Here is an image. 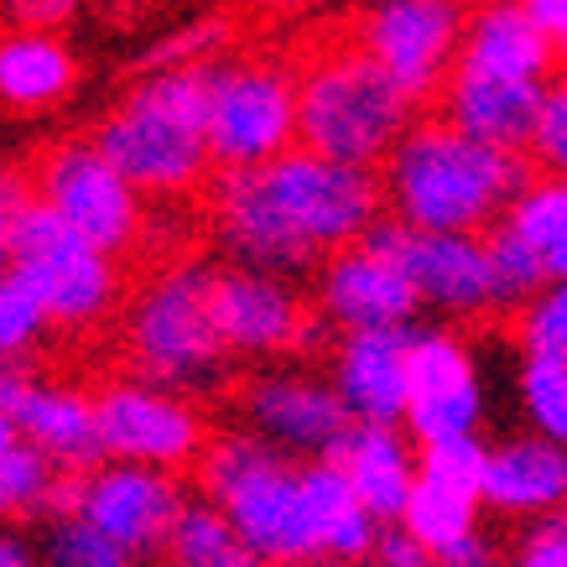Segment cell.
Instances as JSON below:
<instances>
[{
  "label": "cell",
  "instance_id": "6da1fadb",
  "mask_svg": "<svg viewBox=\"0 0 567 567\" xmlns=\"http://www.w3.org/2000/svg\"><path fill=\"white\" fill-rule=\"evenodd\" d=\"M536 177L526 152L458 136L447 121H416L385 162L391 219L432 235H484Z\"/></svg>",
  "mask_w": 567,
  "mask_h": 567
},
{
  "label": "cell",
  "instance_id": "7a4b0ae2",
  "mask_svg": "<svg viewBox=\"0 0 567 567\" xmlns=\"http://www.w3.org/2000/svg\"><path fill=\"white\" fill-rule=\"evenodd\" d=\"M94 146L141 198H177L208 183V69L141 73V84L100 121Z\"/></svg>",
  "mask_w": 567,
  "mask_h": 567
},
{
  "label": "cell",
  "instance_id": "3957f363",
  "mask_svg": "<svg viewBox=\"0 0 567 567\" xmlns=\"http://www.w3.org/2000/svg\"><path fill=\"white\" fill-rule=\"evenodd\" d=\"M198 495L219 511L240 542L271 567H312L308 495H302V464L276 453L250 432H219L208 437L198 458Z\"/></svg>",
  "mask_w": 567,
  "mask_h": 567
},
{
  "label": "cell",
  "instance_id": "277c9868",
  "mask_svg": "<svg viewBox=\"0 0 567 567\" xmlns=\"http://www.w3.org/2000/svg\"><path fill=\"white\" fill-rule=\"evenodd\" d=\"M125 360L131 375L162 391L204 395L229 375V349L214 328V266L177 260L131 297L125 308Z\"/></svg>",
  "mask_w": 567,
  "mask_h": 567
},
{
  "label": "cell",
  "instance_id": "5b68a950",
  "mask_svg": "<svg viewBox=\"0 0 567 567\" xmlns=\"http://www.w3.org/2000/svg\"><path fill=\"white\" fill-rule=\"evenodd\" d=\"M412 125L416 104L360 48H333L297 73V146L308 152L380 173Z\"/></svg>",
  "mask_w": 567,
  "mask_h": 567
},
{
  "label": "cell",
  "instance_id": "8992f818",
  "mask_svg": "<svg viewBox=\"0 0 567 567\" xmlns=\"http://www.w3.org/2000/svg\"><path fill=\"white\" fill-rule=\"evenodd\" d=\"M11 271L42 297L52 328L89 333L121 308V260L104 256L84 235H73L42 198H32V208L17 224Z\"/></svg>",
  "mask_w": 567,
  "mask_h": 567
},
{
  "label": "cell",
  "instance_id": "52a82bcc",
  "mask_svg": "<svg viewBox=\"0 0 567 567\" xmlns=\"http://www.w3.org/2000/svg\"><path fill=\"white\" fill-rule=\"evenodd\" d=\"M297 146V69L271 58L208 63V156L224 167H271Z\"/></svg>",
  "mask_w": 567,
  "mask_h": 567
},
{
  "label": "cell",
  "instance_id": "ba28073f",
  "mask_svg": "<svg viewBox=\"0 0 567 567\" xmlns=\"http://www.w3.org/2000/svg\"><path fill=\"white\" fill-rule=\"evenodd\" d=\"M266 177H271L276 204L287 208L292 229L308 240L318 260L360 245L370 224L385 219V183L370 167H349V162L318 156L308 146H292L266 167Z\"/></svg>",
  "mask_w": 567,
  "mask_h": 567
},
{
  "label": "cell",
  "instance_id": "9c48e42d",
  "mask_svg": "<svg viewBox=\"0 0 567 567\" xmlns=\"http://www.w3.org/2000/svg\"><path fill=\"white\" fill-rule=\"evenodd\" d=\"M468 6L464 0H375L360 21L354 48L375 63L412 104L443 94L458 69Z\"/></svg>",
  "mask_w": 567,
  "mask_h": 567
},
{
  "label": "cell",
  "instance_id": "30bf717a",
  "mask_svg": "<svg viewBox=\"0 0 567 567\" xmlns=\"http://www.w3.org/2000/svg\"><path fill=\"white\" fill-rule=\"evenodd\" d=\"M94 416H100V447L110 464H141L162 474L198 468L208 447V422L193 406V395L162 391L152 380H110L94 391Z\"/></svg>",
  "mask_w": 567,
  "mask_h": 567
},
{
  "label": "cell",
  "instance_id": "8fae6325",
  "mask_svg": "<svg viewBox=\"0 0 567 567\" xmlns=\"http://www.w3.org/2000/svg\"><path fill=\"white\" fill-rule=\"evenodd\" d=\"M32 188L73 235L100 245L104 256L121 260L146 235V204H141V193L125 183L121 167L94 141H69V146L48 152Z\"/></svg>",
  "mask_w": 567,
  "mask_h": 567
},
{
  "label": "cell",
  "instance_id": "7c38bea8",
  "mask_svg": "<svg viewBox=\"0 0 567 567\" xmlns=\"http://www.w3.org/2000/svg\"><path fill=\"white\" fill-rule=\"evenodd\" d=\"M183 505H188V489H183L177 474L141 464H110V458L84 468V474H69V499H63L69 516H84L89 526H100L136 563L167 557Z\"/></svg>",
  "mask_w": 567,
  "mask_h": 567
},
{
  "label": "cell",
  "instance_id": "4fadbf2b",
  "mask_svg": "<svg viewBox=\"0 0 567 567\" xmlns=\"http://www.w3.org/2000/svg\"><path fill=\"white\" fill-rule=\"evenodd\" d=\"M360 245L391 260L412 281L416 302L443 312V318H484L499 308L484 235H432V229H412V224L385 214L370 224V235Z\"/></svg>",
  "mask_w": 567,
  "mask_h": 567
},
{
  "label": "cell",
  "instance_id": "5bb4252c",
  "mask_svg": "<svg viewBox=\"0 0 567 567\" xmlns=\"http://www.w3.org/2000/svg\"><path fill=\"white\" fill-rule=\"evenodd\" d=\"M214 328L229 360H287L308 354L323 339V318L292 287V276L271 271H214Z\"/></svg>",
  "mask_w": 567,
  "mask_h": 567
},
{
  "label": "cell",
  "instance_id": "9a60e30c",
  "mask_svg": "<svg viewBox=\"0 0 567 567\" xmlns=\"http://www.w3.org/2000/svg\"><path fill=\"white\" fill-rule=\"evenodd\" d=\"M240 422L250 437L271 443L297 464H323L344 447L354 416L339 401L333 380L308 370H260L240 385Z\"/></svg>",
  "mask_w": 567,
  "mask_h": 567
},
{
  "label": "cell",
  "instance_id": "2e32d148",
  "mask_svg": "<svg viewBox=\"0 0 567 567\" xmlns=\"http://www.w3.org/2000/svg\"><path fill=\"white\" fill-rule=\"evenodd\" d=\"M208 219H214L224 256L245 271L297 276L318 266L308 240L287 219V208L276 204L266 167H224L208 177Z\"/></svg>",
  "mask_w": 567,
  "mask_h": 567
},
{
  "label": "cell",
  "instance_id": "e0dca14e",
  "mask_svg": "<svg viewBox=\"0 0 567 567\" xmlns=\"http://www.w3.org/2000/svg\"><path fill=\"white\" fill-rule=\"evenodd\" d=\"M484 380L474 349L453 328H412V401L406 422L416 447L447 437H480Z\"/></svg>",
  "mask_w": 567,
  "mask_h": 567
},
{
  "label": "cell",
  "instance_id": "ac0fdd59",
  "mask_svg": "<svg viewBox=\"0 0 567 567\" xmlns=\"http://www.w3.org/2000/svg\"><path fill=\"white\" fill-rule=\"evenodd\" d=\"M312 308L339 333H370V328H412L422 302L385 256H375L370 245H349L318 260Z\"/></svg>",
  "mask_w": 567,
  "mask_h": 567
},
{
  "label": "cell",
  "instance_id": "d6986e66",
  "mask_svg": "<svg viewBox=\"0 0 567 567\" xmlns=\"http://www.w3.org/2000/svg\"><path fill=\"white\" fill-rule=\"evenodd\" d=\"M416 328V323H412ZM412 328H370L344 333L333 349V391L349 406L354 422L401 427L412 401Z\"/></svg>",
  "mask_w": 567,
  "mask_h": 567
},
{
  "label": "cell",
  "instance_id": "ffe728a7",
  "mask_svg": "<svg viewBox=\"0 0 567 567\" xmlns=\"http://www.w3.org/2000/svg\"><path fill=\"white\" fill-rule=\"evenodd\" d=\"M484 511L505 520H542L567 511V447L520 432L505 437L484 453V480H480Z\"/></svg>",
  "mask_w": 567,
  "mask_h": 567
},
{
  "label": "cell",
  "instance_id": "44dd1931",
  "mask_svg": "<svg viewBox=\"0 0 567 567\" xmlns=\"http://www.w3.org/2000/svg\"><path fill=\"white\" fill-rule=\"evenodd\" d=\"M458 69L489 73V79H516V84H551L557 42L520 11V0H480L468 11Z\"/></svg>",
  "mask_w": 567,
  "mask_h": 567
},
{
  "label": "cell",
  "instance_id": "7402d4cb",
  "mask_svg": "<svg viewBox=\"0 0 567 567\" xmlns=\"http://www.w3.org/2000/svg\"><path fill=\"white\" fill-rule=\"evenodd\" d=\"M542 89L547 84H516V79H489V73L453 69L443 84V115L458 136L499 146V152H526L536 131V110H542Z\"/></svg>",
  "mask_w": 567,
  "mask_h": 567
},
{
  "label": "cell",
  "instance_id": "603a6c76",
  "mask_svg": "<svg viewBox=\"0 0 567 567\" xmlns=\"http://www.w3.org/2000/svg\"><path fill=\"white\" fill-rule=\"evenodd\" d=\"M21 443L37 447L58 474H84V468L104 464L100 447V416H94V395L79 385H58V380H32V391L17 401Z\"/></svg>",
  "mask_w": 567,
  "mask_h": 567
},
{
  "label": "cell",
  "instance_id": "cb8c5ba5",
  "mask_svg": "<svg viewBox=\"0 0 567 567\" xmlns=\"http://www.w3.org/2000/svg\"><path fill=\"white\" fill-rule=\"evenodd\" d=\"M333 464L344 468L349 489L380 526H395L412 505L416 489V443L406 427H380V422H354L344 447L333 453Z\"/></svg>",
  "mask_w": 567,
  "mask_h": 567
},
{
  "label": "cell",
  "instance_id": "d4e9b609",
  "mask_svg": "<svg viewBox=\"0 0 567 567\" xmlns=\"http://www.w3.org/2000/svg\"><path fill=\"white\" fill-rule=\"evenodd\" d=\"M302 495H308V532H312V567H364L375 551L380 520L349 489L344 468L302 464Z\"/></svg>",
  "mask_w": 567,
  "mask_h": 567
},
{
  "label": "cell",
  "instance_id": "484cf974",
  "mask_svg": "<svg viewBox=\"0 0 567 567\" xmlns=\"http://www.w3.org/2000/svg\"><path fill=\"white\" fill-rule=\"evenodd\" d=\"M73 84H79V63L58 32L11 27L0 37V104L6 110H17V115L52 110L69 100Z\"/></svg>",
  "mask_w": 567,
  "mask_h": 567
},
{
  "label": "cell",
  "instance_id": "4316f807",
  "mask_svg": "<svg viewBox=\"0 0 567 567\" xmlns=\"http://www.w3.org/2000/svg\"><path fill=\"white\" fill-rule=\"evenodd\" d=\"M480 511H484L480 489H458V484H443V480L416 474L412 505H406L401 526H406V532L422 542V551L437 563V557H443V551H453L458 542L480 536Z\"/></svg>",
  "mask_w": 567,
  "mask_h": 567
},
{
  "label": "cell",
  "instance_id": "83f0119b",
  "mask_svg": "<svg viewBox=\"0 0 567 567\" xmlns=\"http://www.w3.org/2000/svg\"><path fill=\"white\" fill-rule=\"evenodd\" d=\"M167 557H173L177 567H271L245 547L240 532H235L204 495H188L173 542H167Z\"/></svg>",
  "mask_w": 567,
  "mask_h": 567
},
{
  "label": "cell",
  "instance_id": "f1b7e54d",
  "mask_svg": "<svg viewBox=\"0 0 567 567\" xmlns=\"http://www.w3.org/2000/svg\"><path fill=\"white\" fill-rule=\"evenodd\" d=\"M484 256H489V276H495V302L499 308L520 312L536 292H547L551 287L547 256H542L532 240H520L505 219L484 229Z\"/></svg>",
  "mask_w": 567,
  "mask_h": 567
},
{
  "label": "cell",
  "instance_id": "f546056e",
  "mask_svg": "<svg viewBox=\"0 0 567 567\" xmlns=\"http://www.w3.org/2000/svg\"><path fill=\"white\" fill-rule=\"evenodd\" d=\"M37 563L42 567H141L121 542H110L84 516H48L37 532Z\"/></svg>",
  "mask_w": 567,
  "mask_h": 567
},
{
  "label": "cell",
  "instance_id": "4dcf8cb0",
  "mask_svg": "<svg viewBox=\"0 0 567 567\" xmlns=\"http://www.w3.org/2000/svg\"><path fill=\"white\" fill-rule=\"evenodd\" d=\"M520 412L536 437L567 447V354H520Z\"/></svg>",
  "mask_w": 567,
  "mask_h": 567
},
{
  "label": "cell",
  "instance_id": "1f68e13d",
  "mask_svg": "<svg viewBox=\"0 0 567 567\" xmlns=\"http://www.w3.org/2000/svg\"><path fill=\"white\" fill-rule=\"evenodd\" d=\"M505 224L516 229L520 240H532L542 256H551L567 240V177L557 173L532 177L516 204L505 208Z\"/></svg>",
  "mask_w": 567,
  "mask_h": 567
},
{
  "label": "cell",
  "instance_id": "d6a6232c",
  "mask_svg": "<svg viewBox=\"0 0 567 567\" xmlns=\"http://www.w3.org/2000/svg\"><path fill=\"white\" fill-rule=\"evenodd\" d=\"M52 318L17 271H0V360H32L48 344Z\"/></svg>",
  "mask_w": 567,
  "mask_h": 567
},
{
  "label": "cell",
  "instance_id": "836d02e7",
  "mask_svg": "<svg viewBox=\"0 0 567 567\" xmlns=\"http://www.w3.org/2000/svg\"><path fill=\"white\" fill-rule=\"evenodd\" d=\"M516 333L526 354H567V281H551L520 308Z\"/></svg>",
  "mask_w": 567,
  "mask_h": 567
},
{
  "label": "cell",
  "instance_id": "e575fe53",
  "mask_svg": "<svg viewBox=\"0 0 567 567\" xmlns=\"http://www.w3.org/2000/svg\"><path fill=\"white\" fill-rule=\"evenodd\" d=\"M532 167L542 173L567 177V79H551L542 89V110H536V131H532Z\"/></svg>",
  "mask_w": 567,
  "mask_h": 567
},
{
  "label": "cell",
  "instance_id": "d590c367",
  "mask_svg": "<svg viewBox=\"0 0 567 567\" xmlns=\"http://www.w3.org/2000/svg\"><path fill=\"white\" fill-rule=\"evenodd\" d=\"M224 37H229V27H224V21H198V27H188V32H177V37H167V42H156V48L141 58V73L208 69L204 58L224 48Z\"/></svg>",
  "mask_w": 567,
  "mask_h": 567
},
{
  "label": "cell",
  "instance_id": "8d00e7d4",
  "mask_svg": "<svg viewBox=\"0 0 567 567\" xmlns=\"http://www.w3.org/2000/svg\"><path fill=\"white\" fill-rule=\"evenodd\" d=\"M505 567H567V511L526 520L516 547L505 551Z\"/></svg>",
  "mask_w": 567,
  "mask_h": 567
},
{
  "label": "cell",
  "instance_id": "74e56055",
  "mask_svg": "<svg viewBox=\"0 0 567 567\" xmlns=\"http://www.w3.org/2000/svg\"><path fill=\"white\" fill-rule=\"evenodd\" d=\"M32 198H37V188L27 177L0 167V271H11V240H17V224L32 208Z\"/></svg>",
  "mask_w": 567,
  "mask_h": 567
},
{
  "label": "cell",
  "instance_id": "f35d334b",
  "mask_svg": "<svg viewBox=\"0 0 567 567\" xmlns=\"http://www.w3.org/2000/svg\"><path fill=\"white\" fill-rule=\"evenodd\" d=\"M370 567H432V557L422 551V542L395 520V526H380L375 551H370Z\"/></svg>",
  "mask_w": 567,
  "mask_h": 567
},
{
  "label": "cell",
  "instance_id": "ab89813d",
  "mask_svg": "<svg viewBox=\"0 0 567 567\" xmlns=\"http://www.w3.org/2000/svg\"><path fill=\"white\" fill-rule=\"evenodd\" d=\"M79 0H6V17L27 27V32H58L73 17Z\"/></svg>",
  "mask_w": 567,
  "mask_h": 567
},
{
  "label": "cell",
  "instance_id": "60d3db41",
  "mask_svg": "<svg viewBox=\"0 0 567 567\" xmlns=\"http://www.w3.org/2000/svg\"><path fill=\"white\" fill-rule=\"evenodd\" d=\"M432 567H505V551L480 532V536H468V542H458L453 551H443Z\"/></svg>",
  "mask_w": 567,
  "mask_h": 567
},
{
  "label": "cell",
  "instance_id": "b9f144b4",
  "mask_svg": "<svg viewBox=\"0 0 567 567\" xmlns=\"http://www.w3.org/2000/svg\"><path fill=\"white\" fill-rule=\"evenodd\" d=\"M37 370L27 360H0V412H17V401L32 391Z\"/></svg>",
  "mask_w": 567,
  "mask_h": 567
},
{
  "label": "cell",
  "instance_id": "7bdbcfd3",
  "mask_svg": "<svg viewBox=\"0 0 567 567\" xmlns=\"http://www.w3.org/2000/svg\"><path fill=\"white\" fill-rule=\"evenodd\" d=\"M0 567H42L37 563V542L21 526H6V520H0Z\"/></svg>",
  "mask_w": 567,
  "mask_h": 567
},
{
  "label": "cell",
  "instance_id": "ee69618b",
  "mask_svg": "<svg viewBox=\"0 0 567 567\" xmlns=\"http://www.w3.org/2000/svg\"><path fill=\"white\" fill-rule=\"evenodd\" d=\"M520 11H526L551 42H563L567 37V0H520Z\"/></svg>",
  "mask_w": 567,
  "mask_h": 567
},
{
  "label": "cell",
  "instance_id": "f6af8a7d",
  "mask_svg": "<svg viewBox=\"0 0 567 567\" xmlns=\"http://www.w3.org/2000/svg\"><path fill=\"white\" fill-rule=\"evenodd\" d=\"M21 447V432H17V422H11V412H0V458H11Z\"/></svg>",
  "mask_w": 567,
  "mask_h": 567
},
{
  "label": "cell",
  "instance_id": "bcb514c9",
  "mask_svg": "<svg viewBox=\"0 0 567 567\" xmlns=\"http://www.w3.org/2000/svg\"><path fill=\"white\" fill-rule=\"evenodd\" d=\"M547 271H551V281H567V240L547 256Z\"/></svg>",
  "mask_w": 567,
  "mask_h": 567
},
{
  "label": "cell",
  "instance_id": "7dc6e473",
  "mask_svg": "<svg viewBox=\"0 0 567 567\" xmlns=\"http://www.w3.org/2000/svg\"><path fill=\"white\" fill-rule=\"evenodd\" d=\"M557 69H563V79H567V37L557 42Z\"/></svg>",
  "mask_w": 567,
  "mask_h": 567
},
{
  "label": "cell",
  "instance_id": "c3c4849f",
  "mask_svg": "<svg viewBox=\"0 0 567 567\" xmlns=\"http://www.w3.org/2000/svg\"><path fill=\"white\" fill-rule=\"evenodd\" d=\"M141 567H177L173 557H156V563H141Z\"/></svg>",
  "mask_w": 567,
  "mask_h": 567
}]
</instances>
